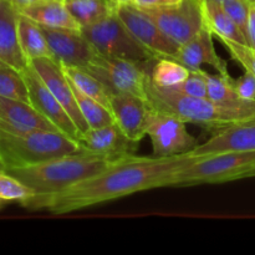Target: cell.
Here are the masks:
<instances>
[{
    "label": "cell",
    "mask_w": 255,
    "mask_h": 255,
    "mask_svg": "<svg viewBox=\"0 0 255 255\" xmlns=\"http://www.w3.org/2000/svg\"><path fill=\"white\" fill-rule=\"evenodd\" d=\"M0 96L29 102V90L20 71L0 64Z\"/></svg>",
    "instance_id": "28"
},
{
    "label": "cell",
    "mask_w": 255,
    "mask_h": 255,
    "mask_svg": "<svg viewBox=\"0 0 255 255\" xmlns=\"http://www.w3.org/2000/svg\"><path fill=\"white\" fill-rule=\"evenodd\" d=\"M141 10L178 45L193 39L204 26L202 0H183L173 6Z\"/></svg>",
    "instance_id": "9"
},
{
    "label": "cell",
    "mask_w": 255,
    "mask_h": 255,
    "mask_svg": "<svg viewBox=\"0 0 255 255\" xmlns=\"http://www.w3.org/2000/svg\"><path fill=\"white\" fill-rule=\"evenodd\" d=\"M17 30H19V40L22 52L26 56L29 64L32 60L40 57H52L46 37L39 24L30 20L25 15L20 14Z\"/></svg>",
    "instance_id": "22"
},
{
    "label": "cell",
    "mask_w": 255,
    "mask_h": 255,
    "mask_svg": "<svg viewBox=\"0 0 255 255\" xmlns=\"http://www.w3.org/2000/svg\"><path fill=\"white\" fill-rule=\"evenodd\" d=\"M19 10L9 0H0V64L22 72L27 66L19 40Z\"/></svg>",
    "instance_id": "16"
},
{
    "label": "cell",
    "mask_w": 255,
    "mask_h": 255,
    "mask_svg": "<svg viewBox=\"0 0 255 255\" xmlns=\"http://www.w3.org/2000/svg\"><path fill=\"white\" fill-rule=\"evenodd\" d=\"M191 74V70L173 59H157L151 69V81L162 89H171L181 84Z\"/></svg>",
    "instance_id": "25"
},
{
    "label": "cell",
    "mask_w": 255,
    "mask_h": 255,
    "mask_svg": "<svg viewBox=\"0 0 255 255\" xmlns=\"http://www.w3.org/2000/svg\"><path fill=\"white\" fill-rule=\"evenodd\" d=\"M77 151V141L60 131H9L0 127V162L5 169L35 166Z\"/></svg>",
    "instance_id": "4"
},
{
    "label": "cell",
    "mask_w": 255,
    "mask_h": 255,
    "mask_svg": "<svg viewBox=\"0 0 255 255\" xmlns=\"http://www.w3.org/2000/svg\"><path fill=\"white\" fill-rule=\"evenodd\" d=\"M232 151H255V120L231 125L212 133L204 143H199L192 153L206 156Z\"/></svg>",
    "instance_id": "17"
},
{
    "label": "cell",
    "mask_w": 255,
    "mask_h": 255,
    "mask_svg": "<svg viewBox=\"0 0 255 255\" xmlns=\"http://www.w3.org/2000/svg\"><path fill=\"white\" fill-rule=\"evenodd\" d=\"M4 203H5V202L2 201V199H0V207H2V204H4Z\"/></svg>",
    "instance_id": "41"
},
{
    "label": "cell",
    "mask_w": 255,
    "mask_h": 255,
    "mask_svg": "<svg viewBox=\"0 0 255 255\" xmlns=\"http://www.w3.org/2000/svg\"><path fill=\"white\" fill-rule=\"evenodd\" d=\"M9 1L11 2L12 5H15V6L17 7V10H19L21 9V7L27 6V5L34 4V2L39 1V0H9Z\"/></svg>",
    "instance_id": "36"
},
{
    "label": "cell",
    "mask_w": 255,
    "mask_h": 255,
    "mask_svg": "<svg viewBox=\"0 0 255 255\" xmlns=\"http://www.w3.org/2000/svg\"><path fill=\"white\" fill-rule=\"evenodd\" d=\"M112 2H114V1H112Z\"/></svg>",
    "instance_id": "43"
},
{
    "label": "cell",
    "mask_w": 255,
    "mask_h": 255,
    "mask_svg": "<svg viewBox=\"0 0 255 255\" xmlns=\"http://www.w3.org/2000/svg\"><path fill=\"white\" fill-rule=\"evenodd\" d=\"M214 1H217V2H221V4H224V2L229 1V0H214Z\"/></svg>",
    "instance_id": "39"
},
{
    "label": "cell",
    "mask_w": 255,
    "mask_h": 255,
    "mask_svg": "<svg viewBox=\"0 0 255 255\" xmlns=\"http://www.w3.org/2000/svg\"><path fill=\"white\" fill-rule=\"evenodd\" d=\"M247 40L248 45L255 50V4L251 5L248 20V31H247Z\"/></svg>",
    "instance_id": "35"
},
{
    "label": "cell",
    "mask_w": 255,
    "mask_h": 255,
    "mask_svg": "<svg viewBox=\"0 0 255 255\" xmlns=\"http://www.w3.org/2000/svg\"><path fill=\"white\" fill-rule=\"evenodd\" d=\"M204 26L219 40H231L239 44L248 45L247 36L238 25L231 19L221 2L214 0H202Z\"/></svg>",
    "instance_id": "21"
},
{
    "label": "cell",
    "mask_w": 255,
    "mask_h": 255,
    "mask_svg": "<svg viewBox=\"0 0 255 255\" xmlns=\"http://www.w3.org/2000/svg\"><path fill=\"white\" fill-rule=\"evenodd\" d=\"M224 10L227 14L231 16V19L239 26V29L244 32L247 36L248 31V20H249V11H251V5L247 0H229L224 2ZM248 41V40H247Z\"/></svg>",
    "instance_id": "32"
},
{
    "label": "cell",
    "mask_w": 255,
    "mask_h": 255,
    "mask_svg": "<svg viewBox=\"0 0 255 255\" xmlns=\"http://www.w3.org/2000/svg\"><path fill=\"white\" fill-rule=\"evenodd\" d=\"M0 127L9 131H59L31 104L0 96Z\"/></svg>",
    "instance_id": "19"
},
{
    "label": "cell",
    "mask_w": 255,
    "mask_h": 255,
    "mask_svg": "<svg viewBox=\"0 0 255 255\" xmlns=\"http://www.w3.org/2000/svg\"><path fill=\"white\" fill-rule=\"evenodd\" d=\"M152 62L131 61L96 52L84 69L100 80L110 95L129 94L147 101V82L151 77L149 64Z\"/></svg>",
    "instance_id": "6"
},
{
    "label": "cell",
    "mask_w": 255,
    "mask_h": 255,
    "mask_svg": "<svg viewBox=\"0 0 255 255\" xmlns=\"http://www.w3.org/2000/svg\"><path fill=\"white\" fill-rule=\"evenodd\" d=\"M65 4L81 29L96 24L116 11L112 0H65Z\"/></svg>",
    "instance_id": "23"
},
{
    "label": "cell",
    "mask_w": 255,
    "mask_h": 255,
    "mask_svg": "<svg viewBox=\"0 0 255 255\" xmlns=\"http://www.w3.org/2000/svg\"><path fill=\"white\" fill-rule=\"evenodd\" d=\"M34 197L35 193L32 189L5 169H0V199L4 202H19L24 206Z\"/></svg>",
    "instance_id": "29"
},
{
    "label": "cell",
    "mask_w": 255,
    "mask_h": 255,
    "mask_svg": "<svg viewBox=\"0 0 255 255\" xmlns=\"http://www.w3.org/2000/svg\"><path fill=\"white\" fill-rule=\"evenodd\" d=\"M81 151L99 154L110 161L131 156L139 148V142L132 141L116 124L99 128H89L77 139Z\"/></svg>",
    "instance_id": "13"
},
{
    "label": "cell",
    "mask_w": 255,
    "mask_h": 255,
    "mask_svg": "<svg viewBox=\"0 0 255 255\" xmlns=\"http://www.w3.org/2000/svg\"><path fill=\"white\" fill-rule=\"evenodd\" d=\"M110 110L115 124L132 141L141 142L146 136V120L149 106L146 100L129 94L110 95Z\"/></svg>",
    "instance_id": "15"
},
{
    "label": "cell",
    "mask_w": 255,
    "mask_h": 255,
    "mask_svg": "<svg viewBox=\"0 0 255 255\" xmlns=\"http://www.w3.org/2000/svg\"><path fill=\"white\" fill-rule=\"evenodd\" d=\"M81 32L91 42L94 49L105 56L137 62H152L157 60L151 51L137 41L117 16L116 11L96 24L82 27Z\"/></svg>",
    "instance_id": "7"
},
{
    "label": "cell",
    "mask_w": 255,
    "mask_h": 255,
    "mask_svg": "<svg viewBox=\"0 0 255 255\" xmlns=\"http://www.w3.org/2000/svg\"><path fill=\"white\" fill-rule=\"evenodd\" d=\"M213 36L214 35L203 26L193 39L181 45L173 60L181 62L189 70H198L202 65H211L216 69L217 74L231 76L227 61L217 54Z\"/></svg>",
    "instance_id": "18"
},
{
    "label": "cell",
    "mask_w": 255,
    "mask_h": 255,
    "mask_svg": "<svg viewBox=\"0 0 255 255\" xmlns=\"http://www.w3.org/2000/svg\"><path fill=\"white\" fill-rule=\"evenodd\" d=\"M183 0H134L133 4L138 9H159V7L173 6Z\"/></svg>",
    "instance_id": "34"
},
{
    "label": "cell",
    "mask_w": 255,
    "mask_h": 255,
    "mask_svg": "<svg viewBox=\"0 0 255 255\" xmlns=\"http://www.w3.org/2000/svg\"><path fill=\"white\" fill-rule=\"evenodd\" d=\"M41 29L49 44L52 59L61 65L84 69L97 52L81 31L44 26Z\"/></svg>",
    "instance_id": "14"
},
{
    "label": "cell",
    "mask_w": 255,
    "mask_h": 255,
    "mask_svg": "<svg viewBox=\"0 0 255 255\" xmlns=\"http://www.w3.org/2000/svg\"><path fill=\"white\" fill-rule=\"evenodd\" d=\"M61 67L69 81L77 90L110 109V92L107 91L105 85L100 80H97L96 77L92 76L90 72L81 67L67 66V65H61Z\"/></svg>",
    "instance_id": "24"
},
{
    "label": "cell",
    "mask_w": 255,
    "mask_h": 255,
    "mask_svg": "<svg viewBox=\"0 0 255 255\" xmlns=\"http://www.w3.org/2000/svg\"><path fill=\"white\" fill-rule=\"evenodd\" d=\"M32 69L37 72L47 89L52 92L57 101L61 104L65 111L69 114L74 124L76 125L80 132V136L90 128L87 122L85 121L79 106H77L76 99H75L74 90L69 79L62 70L61 64L57 62L52 57H40L30 61Z\"/></svg>",
    "instance_id": "12"
},
{
    "label": "cell",
    "mask_w": 255,
    "mask_h": 255,
    "mask_svg": "<svg viewBox=\"0 0 255 255\" xmlns=\"http://www.w3.org/2000/svg\"><path fill=\"white\" fill-rule=\"evenodd\" d=\"M0 169H5V168H4V166H2L1 162H0Z\"/></svg>",
    "instance_id": "42"
},
{
    "label": "cell",
    "mask_w": 255,
    "mask_h": 255,
    "mask_svg": "<svg viewBox=\"0 0 255 255\" xmlns=\"http://www.w3.org/2000/svg\"><path fill=\"white\" fill-rule=\"evenodd\" d=\"M115 4V6H120V5H128V4H133L134 0H112Z\"/></svg>",
    "instance_id": "37"
},
{
    "label": "cell",
    "mask_w": 255,
    "mask_h": 255,
    "mask_svg": "<svg viewBox=\"0 0 255 255\" xmlns=\"http://www.w3.org/2000/svg\"><path fill=\"white\" fill-rule=\"evenodd\" d=\"M71 84V82H70ZM72 90H74L75 99H76L77 106H79L80 111H81L82 116H84L85 121L87 122L90 128H99V127L106 126V125H111L115 122L114 115H112L111 110L107 109L99 101L94 100L92 97L86 96L82 94L80 90H77L74 85L71 84Z\"/></svg>",
    "instance_id": "26"
},
{
    "label": "cell",
    "mask_w": 255,
    "mask_h": 255,
    "mask_svg": "<svg viewBox=\"0 0 255 255\" xmlns=\"http://www.w3.org/2000/svg\"><path fill=\"white\" fill-rule=\"evenodd\" d=\"M116 14L137 41L157 59H173L176 56L181 45L167 36L143 10L131 4L120 5L116 7Z\"/></svg>",
    "instance_id": "10"
},
{
    "label": "cell",
    "mask_w": 255,
    "mask_h": 255,
    "mask_svg": "<svg viewBox=\"0 0 255 255\" xmlns=\"http://www.w3.org/2000/svg\"><path fill=\"white\" fill-rule=\"evenodd\" d=\"M247 1H248L249 4H255V0H247Z\"/></svg>",
    "instance_id": "40"
},
{
    "label": "cell",
    "mask_w": 255,
    "mask_h": 255,
    "mask_svg": "<svg viewBox=\"0 0 255 255\" xmlns=\"http://www.w3.org/2000/svg\"><path fill=\"white\" fill-rule=\"evenodd\" d=\"M19 12L40 26L81 31V26L69 11L65 0H39L19 9Z\"/></svg>",
    "instance_id": "20"
},
{
    "label": "cell",
    "mask_w": 255,
    "mask_h": 255,
    "mask_svg": "<svg viewBox=\"0 0 255 255\" xmlns=\"http://www.w3.org/2000/svg\"><path fill=\"white\" fill-rule=\"evenodd\" d=\"M187 122L149 106L146 120V136L152 142L153 156L169 157L192 152L199 141L187 129Z\"/></svg>",
    "instance_id": "8"
},
{
    "label": "cell",
    "mask_w": 255,
    "mask_h": 255,
    "mask_svg": "<svg viewBox=\"0 0 255 255\" xmlns=\"http://www.w3.org/2000/svg\"><path fill=\"white\" fill-rule=\"evenodd\" d=\"M147 104L187 124L198 125L211 133L231 125L255 120V101L229 105L216 102L208 97L183 96L157 86L151 81V77L147 82Z\"/></svg>",
    "instance_id": "2"
},
{
    "label": "cell",
    "mask_w": 255,
    "mask_h": 255,
    "mask_svg": "<svg viewBox=\"0 0 255 255\" xmlns=\"http://www.w3.org/2000/svg\"><path fill=\"white\" fill-rule=\"evenodd\" d=\"M251 177H255V169H254V171H252L251 173L248 174V178H251Z\"/></svg>",
    "instance_id": "38"
},
{
    "label": "cell",
    "mask_w": 255,
    "mask_h": 255,
    "mask_svg": "<svg viewBox=\"0 0 255 255\" xmlns=\"http://www.w3.org/2000/svg\"><path fill=\"white\" fill-rule=\"evenodd\" d=\"M255 169V151H232L198 156L178 167L167 187H191L248 178Z\"/></svg>",
    "instance_id": "5"
},
{
    "label": "cell",
    "mask_w": 255,
    "mask_h": 255,
    "mask_svg": "<svg viewBox=\"0 0 255 255\" xmlns=\"http://www.w3.org/2000/svg\"><path fill=\"white\" fill-rule=\"evenodd\" d=\"M110 162L111 161L105 157L80 149L75 153L50 159L35 166L5 171L34 191L35 197L29 201L31 202L46 198L82 179L100 173L109 166Z\"/></svg>",
    "instance_id": "3"
},
{
    "label": "cell",
    "mask_w": 255,
    "mask_h": 255,
    "mask_svg": "<svg viewBox=\"0 0 255 255\" xmlns=\"http://www.w3.org/2000/svg\"><path fill=\"white\" fill-rule=\"evenodd\" d=\"M168 90H172L183 96L207 97L208 94H207L206 71H203L202 69L191 70V74L184 81Z\"/></svg>",
    "instance_id": "30"
},
{
    "label": "cell",
    "mask_w": 255,
    "mask_h": 255,
    "mask_svg": "<svg viewBox=\"0 0 255 255\" xmlns=\"http://www.w3.org/2000/svg\"><path fill=\"white\" fill-rule=\"evenodd\" d=\"M237 92L243 100L255 101V75L246 71L238 80H234Z\"/></svg>",
    "instance_id": "33"
},
{
    "label": "cell",
    "mask_w": 255,
    "mask_h": 255,
    "mask_svg": "<svg viewBox=\"0 0 255 255\" xmlns=\"http://www.w3.org/2000/svg\"><path fill=\"white\" fill-rule=\"evenodd\" d=\"M206 79L208 99L229 105H239L248 101V100H243L238 95L234 86V79L232 76H223L221 74L212 75L206 71Z\"/></svg>",
    "instance_id": "27"
},
{
    "label": "cell",
    "mask_w": 255,
    "mask_h": 255,
    "mask_svg": "<svg viewBox=\"0 0 255 255\" xmlns=\"http://www.w3.org/2000/svg\"><path fill=\"white\" fill-rule=\"evenodd\" d=\"M26 82L29 90L30 104L45 117L49 120L60 132L67 134L69 137L77 141L80 137V132L76 125L69 116L64 107L61 106L52 92L47 89L46 85L37 75V72L32 69L31 65L26 67L21 72Z\"/></svg>",
    "instance_id": "11"
},
{
    "label": "cell",
    "mask_w": 255,
    "mask_h": 255,
    "mask_svg": "<svg viewBox=\"0 0 255 255\" xmlns=\"http://www.w3.org/2000/svg\"><path fill=\"white\" fill-rule=\"evenodd\" d=\"M197 157L192 152L169 157H141L136 154L122 157L110 162L100 173L46 198L29 202L24 207L46 209L52 214H66L137 192L167 187L172 173Z\"/></svg>",
    "instance_id": "1"
},
{
    "label": "cell",
    "mask_w": 255,
    "mask_h": 255,
    "mask_svg": "<svg viewBox=\"0 0 255 255\" xmlns=\"http://www.w3.org/2000/svg\"><path fill=\"white\" fill-rule=\"evenodd\" d=\"M221 42L224 45L226 50L229 52L234 61L241 64L246 71L255 75V50L253 47L246 44L231 41V40L221 39Z\"/></svg>",
    "instance_id": "31"
}]
</instances>
